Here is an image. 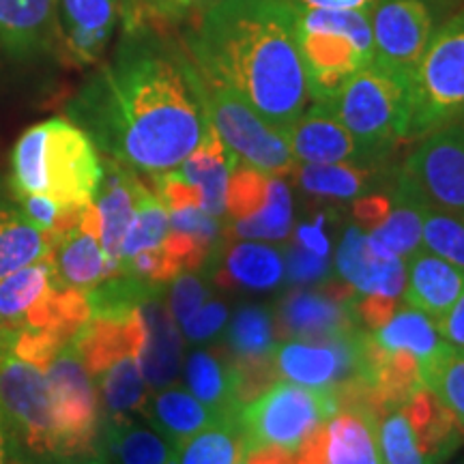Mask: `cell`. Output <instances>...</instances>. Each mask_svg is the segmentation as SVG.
<instances>
[{
    "label": "cell",
    "mask_w": 464,
    "mask_h": 464,
    "mask_svg": "<svg viewBox=\"0 0 464 464\" xmlns=\"http://www.w3.org/2000/svg\"><path fill=\"white\" fill-rule=\"evenodd\" d=\"M75 97L72 114L106 158L149 177L174 170L208 127L188 50L138 26Z\"/></svg>",
    "instance_id": "obj_1"
},
{
    "label": "cell",
    "mask_w": 464,
    "mask_h": 464,
    "mask_svg": "<svg viewBox=\"0 0 464 464\" xmlns=\"http://www.w3.org/2000/svg\"><path fill=\"white\" fill-rule=\"evenodd\" d=\"M185 50L202 75L235 89L282 136L307 108L297 20L286 0H219L191 22Z\"/></svg>",
    "instance_id": "obj_2"
},
{
    "label": "cell",
    "mask_w": 464,
    "mask_h": 464,
    "mask_svg": "<svg viewBox=\"0 0 464 464\" xmlns=\"http://www.w3.org/2000/svg\"><path fill=\"white\" fill-rule=\"evenodd\" d=\"M103 161L82 127L65 119L37 123L17 138L11 155L15 196L42 194L61 207H86L95 200Z\"/></svg>",
    "instance_id": "obj_3"
},
{
    "label": "cell",
    "mask_w": 464,
    "mask_h": 464,
    "mask_svg": "<svg viewBox=\"0 0 464 464\" xmlns=\"http://www.w3.org/2000/svg\"><path fill=\"white\" fill-rule=\"evenodd\" d=\"M295 20L307 92L314 102L332 100L353 75L374 61L370 14L295 9Z\"/></svg>",
    "instance_id": "obj_4"
},
{
    "label": "cell",
    "mask_w": 464,
    "mask_h": 464,
    "mask_svg": "<svg viewBox=\"0 0 464 464\" xmlns=\"http://www.w3.org/2000/svg\"><path fill=\"white\" fill-rule=\"evenodd\" d=\"M327 103L374 164H392V155L406 142L409 130V80L370 63Z\"/></svg>",
    "instance_id": "obj_5"
},
{
    "label": "cell",
    "mask_w": 464,
    "mask_h": 464,
    "mask_svg": "<svg viewBox=\"0 0 464 464\" xmlns=\"http://www.w3.org/2000/svg\"><path fill=\"white\" fill-rule=\"evenodd\" d=\"M464 119V5L434 28L411 80L406 142Z\"/></svg>",
    "instance_id": "obj_6"
},
{
    "label": "cell",
    "mask_w": 464,
    "mask_h": 464,
    "mask_svg": "<svg viewBox=\"0 0 464 464\" xmlns=\"http://www.w3.org/2000/svg\"><path fill=\"white\" fill-rule=\"evenodd\" d=\"M45 379L52 404L48 464H100V393L72 342L48 363Z\"/></svg>",
    "instance_id": "obj_7"
},
{
    "label": "cell",
    "mask_w": 464,
    "mask_h": 464,
    "mask_svg": "<svg viewBox=\"0 0 464 464\" xmlns=\"http://www.w3.org/2000/svg\"><path fill=\"white\" fill-rule=\"evenodd\" d=\"M198 89L213 130L243 164L269 177H288L297 170L286 138L266 125L239 92L200 72Z\"/></svg>",
    "instance_id": "obj_8"
},
{
    "label": "cell",
    "mask_w": 464,
    "mask_h": 464,
    "mask_svg": "<svg viewBox=\"0 0 464 464\" xmlns=\"http://www.w3.org/2000/svg\"><path fill=\"white\" fill-rule=\"evenodd\" d=\"M335 413L338 402L334 387L314 390L277 381L256 400L241 406L237 417L246 437V448L280 445L295 451L318 423L329 421Z\"/></svg>",
    "instance_id": "obj_9"
},
{
    "label": "cell",
    "mask_w": 464,
    "mask_h": 464,
    "mask_svg": "<svg viewBox=\"0 0 464 464\" xmlns=\"http://www.w3.org/2000/svg\"><path fill=\"white\" fill-rule=\"evenodd\" d=\"M0 411L11 439L37 464L52 456V404L45 370L0 355Z\"/></svg>",
    "instance_id": "obj_10"
},
{
    "label": "cell",
    "mask_w": 464,
    "mask_h": 464,
    "mask_svg": "<svg viewBox=\"0 0 464 464\" xmlns=\"http://www.w3.org/2000/svg\"><path fill=\"white\" fill-rule=\"evenodd\" d=\"M440 17L432 0H376L370 11L374 65L411 82Z\"/></svg>",
    "instance_id": "obj_11"
},
{
    "label": "cell",
    "mask_w": 464,
    "mask_h": 464,
    "mask_svg": "<svg viewBox=\"0 0 464 464\" xmlns=\"http://www.w3.org/2000/svg\"><path fill=\"white\" fill-rule=\"evenodd\" d=\"M415 142L400 170L432 207L464 213V119Z\"/></svg>",
    "instance_id": "obj_12"
},
{
    "label": "cell",
    "mask_w": 464,
    "mask_h": 464,
    "mask_svg": "<svg viewBox=\"0 0 464 464\" xmlns=\"http://www.w3.org/2000/svg\"><path fill=\"white\" fill-rule=\"evenodd\" d=\"M357 301H342L318 290H295L277 304L274 323L282 340L329 342L359 332Z\"/></svg>",
    "instance_id": "obj_13"
},
{
    "label": "cell",
    "mask_w": 464,
    "mask_h": 464,
    "mask_svg": "<svg viewBox=\"0 0 464 464\" xmlns=\"http://www.w3.org/2000/svg\"><path fill=\"white\" fill-rule=\"evenodd\" d=\"M359 329L346 338L329 342L284 340L274 346L277 376L304 387H334L357 374L359 362Z\"/></svg>",
    "instance_id": "obj_14"
},
{
    "label": "cell",
    "mask_w": 464,
    "mask_h": 464,
    "mask_svg": "<svg viewBox=\"0 0 464 464\" xmlns=\"http://www.w3.org/2000/svg\"><path fill=\"white\" fill-rule=\"evenodd\" d=\"M284 138L297 164L381 166L374 164L353 133L340 123L327 102H314L305 108Z\"/></svg>",
    "instance_id": "obj_15"
},
{
    "label": "cell",
    "mask_w": 464,
    "mask_h": 464,
    "mask_svg": "<svg viewBox=\"0 0 464 464\" xmlns=\"http://www.w3.org/2000/svg\"><path fill=\"white\" fill-rule=\"evenodd\" d=\"M56 39L69 65H95L112 39L123 14L121 0H58Z\"/></svg>",
    "instance_id": "obj_16"
},
{
    "label": "cell",
    "mask_w": 464,
    "mask_h": 464,
    "mask_svg": "<svg viewBox=\"0 0 464 464\" xmlns=\"http://www.w3.org/2000/svg\"><path fill=\"white\" fill-rule=\"evenodd\" d=\"M147 327L140 307L92 312L89 321L72 340L84 368L95 379L103 370L127 355H140Z\"/></svg>",
    "instance_id": "obj_17"
},
{
    "label": "cell",
    "mask_w": 464,
    "mask_h": 464,
    "mask_svg": "<svg viewBox=\"0 0 464 464\" xmlns=\"http://www.w3.org/2000/svg\"><path fill=\"white\" fill-rule=\"evenodd\" d=\"M102 219L95 202L82 208V216L75 228L63 237L52 249V266L56 280L63 286L92 290L106 282L108 277L119 276L100 243Z\"/></svg>",
    "instance_id": "obj_18"
},
{
    "label": "cell",
    "mask_w": 464,
    "mask_h": 464,
    "mask_svg": "<svg viewBox=\"0 0 464 464\" xmlns=\"http://www.w3.org/2000/svg\"><path fill=\"white\" fill-rule=\"evenodd\" d=\"M147 327V338L138 355L142 376L153 392L170 387L183 365V338L170 307L161 297V286H150L138 304Z\"/></svg>",
    "instance_id": "obj_19"
},
{
    "label": "cell",
    "mask_w": 464,
    "mask_h": 464,
    "mask_svg": "<svg viewBox=\"0 0 464 464\" xmlns=\"http://www.w3.org/2000/svg\"><path fill=\"white\" fill-rule=\"evenodd\" d=\"M387 191H390L392 198V211L379 228L365 235L368 237V247L376 258L406 260L411 254L423 247L421 226L428 200L404 177L400 166L393 170Z\"/></svg>",
    "instance_id": "obj_20"
},
{
    "label": "cell",
    "mask_w": 464,
    "mask_h": 464,
    "mask_svg": "<svg viewBox=\"0 0 464 464\" xmlns=\"http://www.w3.org/2000/svg\"><path fill=\"white\" fill-rule=\"evenodd\" d=\"M147 189L138 174L116 160L103 161V177L95 194V207L102 219L100 243L110 265L121 274V246L130 230L138 198Z\"/></svg>",
    "instance_id": "obj_21"
},
{
    "label": "cell",
    "mask_w": 464,
    "mask_h": 464,
    "mask_svg": "<svg viewBox=\"0 0 464 464\" xmlns=\"http://www.w3.org/2000/svg\"><path fill=\"white\" fill-rule=\"evenodd\" d=\"M404 263V304L423 312L434 324H439L464 293V271L428 252L426 247L417 249Z\"/></svg>",
    "instance_id": "obj_22"
},
{
    "label": "cell",
    "mask_w": 464,
    "mask_h": 464,
    "mask_svg": "<svg viewBox=\"0 0 464 464\" xmlns=\"http://www.w3.org/2000/svg\"><path fill=\"white\" fill-rule=\"evenodd\" d=\"M144 421L177 448L183 440L205 430L207 426L232 415H219L216 409L202 404L194 393L181 387H164L153 392L142 406Z\"/></svg>",
    "instance_id": "obj_23"
},
{
    "label": "cell",
    "mask_w": 464,
    "mask_h": 464,
    "mask_svg": "<svg viewBox=\"0 0 464 464\" xmlns=\"http://www.w3.org/2000/svg\"><path fill=\"white\" fill-rule=\"evenodd\" d=\"M239 164L232 150L222 142L211 121L202 136L198 147L185 158L179 168H174L183 179L194 183L202 191V208L213 218L222 219L226 216V188H228L230 172Z\"/></svg>",
    "instance_id": "obj_24"
},
{
    "label": "cell",
    "mask_w": 464,
    "mask_h": 464,
    "mask_svg": "<svg viewBox=\"0 0 464 464\" xmlns=\"http://www.w3.org/2000/svg\"><path fill=\"white\" fill-rule=\"evenodd\" d=\"M396 166L353 164H297L301 189L316 198L355 200L359 196L385 189Z\"/></svg>",
    "instance_id": "obj_25"
},
{
    "label": "cell",
    "mask_w": 464,
    "mask_h": 464,
    "mask_svg": "<svg viewBox=\"0 0 464 464\" xmlns=\"http://www.w3.org/2000/svg\"><path fill=\"white\" fill-rule=\"evenodd\" d=\"M213 280L226 290H274L284 280V252L265 243L243 241L224 254L213 269Z\"/></svg>",
    "instance_id": "obj_26"
},
{
    "label": "cell",
    "mask_w": 464,
    "mask_h": 464,
    "mask_svg": "<svg viewBox=\"0 0 464 464\" xmlns=\"http://www.w3.org/2000/svg\"><path fill=\"white\" fill-rule=\"evenodd\" d=\"M177 448L136 420H102L100 464H174Z\"/></svg>",
    "instance_id": "obj_27"
},
{
    "label": "cell",
    "mask_w": 464,
    "mask_h": 464,
    "mask_svg": "<svg viewBox=\"0 0 464 464\" xmlns=\"http://www.w3.org/2000/svg\"><path fill=\"white\" fill-rule=\"evenodd\" d=\"M185 382L202 404L219 415H239L241 406L235 398L230 353L226 348H200L185 362Z\"/></svg>",
    "instance_id": "obj_28"
},
{
    "label": "cell",
    "mask_w": 464,
    "mask_h": 464,
    "mask_svg": "<svg viewBox=\"0 0 464 464\" xmlns=\"http://www.w3.org/2000/svg\"><path fill=\"white\" fill-rule=\"evenodd\" d=\"M58 0H0V44L22 54L56 39Z\"/></svg>",
    "instance_id": "obj_29"
},
{
    "label": "cell",
    "mask_w": 464,
    "mask_h": 464,
    "mask_svg": "<svg viewBox=\"0 0 464 464\" xmlns=\"http://www.w3.org/2000/svg\"><path fill=\"white\" fill-rule=\"evenodd\" d=\"M95 381L102 404V420H136V415L142 413V406L149 398V385L144 381L136 355H127L114 362L100 376H95Z\"/></svg>",
    "instance_id": "obj_30"
},
{
    "label": "cell",
    "mask_w": 464,
    "mask_h": 464,
    "mask_svg": "<svg viewBox=\"0 0 464 464\" xmlns=\"http://www.w3.org/2000/svg\"><path fill=\"white\" fill-rule=\"evenodd\" d=\"M56 282L50 258L28 265L0 280V334L20 329L28 312Z\"/></svg>",
    "instance_id": "obj_31"
},
{
    "label": "cell",
    "mask_w": 464,
    "mask_h": 464,
    "mask_svg": "<svg viewBox=\"0 0 464 464\" xmlns=\"http://www.w3.org/2000/svg\"><path fill=\"white\" fill-rule=\"evenodd\" d=\"M54 241L22 216L20 208L0 207V280L24 266L50 258Z\"/></svg>",
    "instance_id": "obj_32"
},
{
    "label": "cell",
    "mask_w": 464,
    "mask_h": 464,
    "mask_svg": "<svg viewBox=\"0 0 464 464\" xmlns=\"http://www.w3.org/2000/svg\"><path fill=\"white\" fill-rule=\"evenodd\" d=\"M374 417L338 411L327 421L329 443L324 464H381Z\"/></svg>",
    "instance_id": "obj_33"
},
{
    "label": "cell",
    "mask_w": 464,
    "mask_h": 464,
    "mask_svg": "<svg viewBox=\"0 0 464 464\" xmlns=\"http://www.w3.org/2000/svg\"><path fill=\"white\" fill-rule=\"evenodd\" d=\"M372 340L382 351H409L420 359V368L432 362L434 357L448 346V342L440 338L437 324L423 312L415 307L396 312L390 323L382 324L381 329L372 332Z\"/></svg>",
    "instance_id": "obj_34"
},
{
    "label": "cell",
    "mask_w": 464,
    "mask_h": 464,
    "mask_svg": "<svg viewBox=\"0 0 464 464\" xmlns=\"http://www.w3.org/2000/svg\"><path fill=\"white\" fill-rule=\"evenodd\" d=\"M246 448L239 417H224L177 445L174 464H235Z\"/></svg>",
    "instance_id": "obj_35"
},
{
    "label": "cell",
    "mask_w": 464,
    "mask_h": 464,
    "mask_svg": "<svg viewBox=\"0 0 464 464\" xmlns=\"http://www.w3.org/2000/svg\"><path fill=\"white\" fill-rule=\"evenodd\" d=\"M226 351L232 357L269 355L276 346V323L271 307L247 304L237 310L226 329Z\"/></svg>",
    "instance_id": "obj_36"
},
{
    "label": "cell",
    "mask_w": 464,
    "mask_h": 464,
    "mask_svg": "<svg viewBox=\"0 0 464 464\" xmlns=\"http://www.w3.org/2000/svg\"><path fill=\"white\" fill-rule=\"evenodd\" d=\"M420 370L423 385L450 411L464 434V351L448 344Z\"/></svg>",
    "instance_id": "obj_37"
},
{
    "label": "cell",
    "mask_w": 464,
    "mask_h": 464,
    "mask_svg": "<svg viewBox=\"0 0 464 464\" xmlns=\"http://www.w3.org/2000/svg\"><path fill=\"white\" fill-rule=\"evenodd\" d=\"M372 385L385 415L402 409L406 400L413 396L417 390L426 387L421 381L420 359L409 351L387 353L381 368L376 370Z\"/></svg>",
    "instance_id": "obj_38"
},
{
    "label": "cell",
    "mask_w": 464,
    "mask_h": 464,
    "mask_svg": "<svg viewBox=\"0 0 464 464\" xmlns=\"http://www.w3.org/2000/svg\"><path fill=\"white\" fill-rule=\"evenodd\" d=\"M290 226H293V200H290V189L282 177H271L269 196H266L265 207L256 216L237 219L232 232L246 239H266L280 241L286 239Z\"/></svg>",
    "instance_id": "obj_39"
},
{
    "label": "cell",
    "mask_w": 464,
    "mask_h": 464,
    "mask_svg": "<svg viewBox=\"0 0 464 464\" xmlns=\"http://www.w3.org/2000/svg\"><path fill=\"white\" fill-rule=\"evenodd\" d=\"M219 0H123L125 31L149 26L155 31L194 22Z\"/></svg>",
    "instance_id": "obj_40"
},
{
    "label": "cell",
    "mask_w": 464,
    "mask_h": 464,
    "mask_svg": "<svg viewBox=\"0 0 464 464\" xmlns=\"http://www.w3.org/2000/svg\"><path fill=\"white\" fill-rule=\"evenodd\" d=\"M168 230H170L168 208L153 194V189L147 188L140 194V198H138L131 226L127 230L123 246H121V263L133 258L138 252H144V249L160 247Z\"/></svg>",
    "instance_id": "obj_41"
},
{
    "label": "cell",
    "mask_w": 464,
    "mask_h": 464,
    "mask_svg": "<svg viewBox=\"0 0 464 464\" xmlns=\"http://www.w3.org/2000/svg\"><path fill=\"white\" fill-rule=\"evenodd\" d=\"M421 246L464 271V213L432 207L423 211Z\"/></svg>",
    "instance_id": "obj_42"
},
{
    "label": "cell",
    "mask_w": 464,
    "mask_h": 464,
    "mask_svg": "<svg viewBox=\"0 0 464 464\" xmlns=\"http://www.w3.org/2000/svg\"><path fill=\"white\" fill-rule=\"evenodd\" d=\"M269 174L239 161L230 172L228 188H226V213L235 222L256 216L269 196Z\"/></svg>",
    "instance_id": "obj_43"
},
{
    "label": "cell",
    "mask_w": 464,
    "mask_h": 464,
    "mask_svg": "<svg viewBox=\"0 0 464 464\" xmlns=\"http://www.w3.org/2000/svg\"><path fill=\"white\" fill-rule=\"evenodd\" d=\"M381 464H428L417 445L415 432L402 411H392L376 428Z\"/></svg>",
    "instance_id": "obj_44"
},
{
    "label": "cell",
    "mask_w": 464,
    "mask_h": 464,
    "mask_svg": "<svg viewBox=\"0 0 464 464\" xmlns=\"http://www.w3.org/2000/svg\"><path fill=\"white\" fill-rule=\"evenodd\" d=\"M232 379H235V398L237 404L246 406L265 393L271 385H276L277 370L274 357L256 355V357H232Z\"/></svg>",
    "instance_id": "obj_45"
},
{
    "label": "cell",
    "mask_w": 464,
    "mask_h": 464,
    "mask_svg": "<svg viewBox=\"0 0 464 464\" xmlns=\"http://www.w3.org/2000/svg\"><path fill=\"white\" fill-rule=\"evenodd\" d=\"M374 258L376 256L370 252L368 237L363 235V230L357 224L348 226L340 241L338 254H335V271H338L340 280L348 282L357 290L370 266H372Z\"/></svg>",
    "instance_id": "obj_46"
},
{
    "label": "cell",
    "mask_w": 464,
    "mask_h": 464,
    "mask_svg": "<svg viewBox=\"0 0 464 464\" xmlns=\"http://www.w3.org/2000/svg\"><path fill=\"white\" fill-rule=\"evenodd\" d=\"M208 299V286L200 276H196L194 271H183L172 280L170 288V314L174 316L177 324L188 321L198 307Z\"/></svg>",
    "instance_id": "obj_47"
},
{
    "label": "cell",
    "mask_w": 464,
    "mask_h": 464,
    "mask_svg": "<svg viewBox=\"0 0 464 464\" xmlns=\"http://www.w3.org/2000/svg\"><path fill=\"white\" fill-rule=\"evenodd\" d=\"M153 183V194L164 202L168 211H179V208L200 207L202 208V191L183 179L177 170H168L164 174L150 177Z\"/></svg>",
    "instance_id": "obj_48"
},
{
    "label": "cell",
    "mask_w": 464,
    "mask_h": 464,
    "mask_svg": "<svg viewBox=\"0 0 464 464\" xmlns=\"http://www.w3.org/2000/svg\"><path fill=\"white\" fill-rule=\"evenodd\" d=\"M226 321H228V307L222 301H205L198 310L191 314L188 321L179 324L181 327V335L191 344H205V342L213 340L222 332Z\"/></svg>",
    "instance_id": "obj_49"
},
{
    "label": "cell",
    "mask_w": 464,
    "mask_h": 464,
    "mask_svg": "<svg viewBox=\"0 0 464 464\" xmlns=\"http://www.w3.org/2000/svg\"><path fill=\"white\" fill-rule=\"evenodd\" d=\"M284 271L290 282H324L332 274V265L327 256H318L305 247H288L284 252Z\"/></svg>",
    "instance_id": "obj_50"
},
{
    "label": "cell",
    "mask_w": 464,
    "mask_h": 464,
    "mask_svg": "<svg viewBox=\"0 0 464 464\" xmlns=\"http://www.w3.org/2000/svg\"><path fill=\"white\" fill-rule=\"evenodd\" d=\"M170 218V228L189 232V235L200 237L208 243H218L219 235H222V224L218 218H213L211 213H207L200 207H189V208H179V211H168Z\"/></svg>",
    "instance_id": "obj_51"
},
{
    "label": "cell",
    "mask_w": 464,
    "mask_h": 464,
    "mask_svg": "<svg viewBox=\"0 0 464 464\" xmlns=\"http://www.w3.org/2000/svg\"><path fill=\"white\" fill-rule=\"evenodd\" d=\"M390 211H392V198L387 188L372 191V194L359 196V198H355V202H353V216H355L359 228H365V230L379 228V226L387 219V216H390Z\"/></svg>",
    "instance_id": "obj_52"
},
{
    "label": "cell",
    "mask_w": 464,
    "mask_h": 464,
    "mask_svg": "<svg viewBox=\"0 0 464 464\" xmlns=\"http://www.w3.org/2000/svg\"><path fill=\"white\" fill-rule=\"evenodd\" d=\"M396 310L398 299L385 297V295H359L355 304L359 323L368 332H376L382 324L390 323V318L396 314Z\"/></svg>",
    "instance_id": "obj_53"
},
{
    "label": "cell",
    "mask_w": 464,
    "mask_h": 464,
    "mask_svg": "<svg viewBox=\"0 0 464 464\" xmlns=\"http://www.w3.org/2000/svg\"><path fill=\"white\" fill-rule=\"evenodd\" d=\"M327 421L318 423L307 437L301 440V445L295 450V464H324L327 462Z\"/></svg>",
    "instance_id": "obj_54"
},
{
    "label": "cell",
    "mask_w": 464,
    "mask_h": 464,
    "mask_svg": "<svg viewBox=\"0 0 464 464\" xmlns=\"http://www.w3.org/2000/svg\"><path fill=\"white\" fill-rule=\"evenodd\" d=\"M440 338L448 342L450 346L458 348V351H464V293L460 299L451 305V310L440 318L437 324Z\"/></svg>",
    "instance_id": "obj_55"
},
{
    "label": "cell",
    "mask_w": 464,
    "mask_h": 464,
    "mask_svg": "<svg viewBox=\"0 0 464 464\" xmlns=\"http://www.w3.org/2000/svg\"><path fill=\"white\" fill-rule=\"evenodd\" d=\"M295 241L301 247L310 249V252L318 254V256H329V243L327 232H324V216H318L316 222L301 224L297 232H295Z\"/></svg>",
    "instance_id": "obj_56"
},
{
    "label": "cell",
    "mask_w": 464,
    "mask_h": 464,
    "mask_svg": "<svg viewBox=\"0 0 464 464\" xmlns=\"http://www.w3.org/2000/svg\"><path fill=\"white\" fill-rule=\"evenodd\" d=\"M246 464H295V451L280 445H252L241 454Z\"/></svg>",
    "instance_id": "obj_57"
},
{
    "label": "cell",
    "mask_w": 464,
    "mask_h": 464,
    "mask_svg": "<svg viewBox=\"0 0 464 464\" xmlns=\"http://www.w3.org/2000/svg\"><path fill=\"white\" fill-rule=\"evenodd\" d=\"M293 9H329V11H363L370 14L376 0H286Z\"/></svg>",
    "instance_id": "obj_58"
},
{
    "label": "cell",
    "mask_w": 464,
    "mask_h": 464,
    "mask_svg": "<svg viewBox=\"0 0 464 464\" xmlns=\"http://www.w3.org/2000/svg\"><path fill=\"white\" fill-rule=\"evenodd\" d=\"M9 450H11L9 426H7V421H5L3 411H0V464H7Z\"/></svg>",
    "instance_id": "obj_59"
},
{
    "label": "cell",
    "mask_w": 464,
    "mask_h": 464,
    "mask_svg": "<svg viewBox=\"0 0 464 464\" xmlns=\"http://www.w3.org/2000/svg\"><path fill=\"white\" fill-rule=\"evenodd\" d=\"M7 464H37V462H34L33 458L28 456V454H24V451H22L20 448H17L15 440L11 439V450H9V460H7Z\"/></svg>",
    "instance_id": "obj_60"
},
{
    "label": "cell",
    "mask_w": 464,
    "mask_h": 464,
    "mask_svg": "<svg viewBox=\"0 0 464 464\" xmlns=\"http://www.w3.org/2000/svg\"><path fill=\"white\" fill-rule=\"evenodd\" d=\"M434 5H437V7L443 11L445 15H450L451 11H456L458 7H462L464 5V0H432Z\"/></svg>",
    "instance_id": "obj_61"
},
{
    "label": "cell",
    "mask_w": 464,
    "mask_h": 464,
    "mask_svg": "<svg viewBox=\"0 0 464 464\" xmlns=\"http://www.w3.org/2000/svg\"><path fill=\"white\" fill-rule=\"evenodd\" d=\"M235 464H246V460H243V458H239V460H237Z\"/></svg>",
    "instance_id": "obj_62"
}]
</instances>
